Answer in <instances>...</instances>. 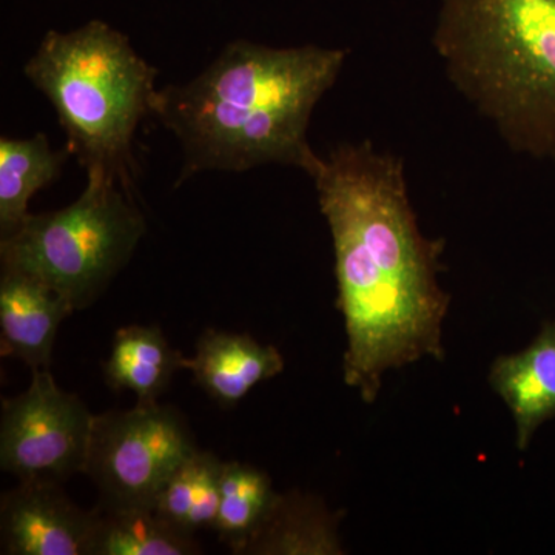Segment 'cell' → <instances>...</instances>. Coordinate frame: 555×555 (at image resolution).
Segmentation results:
<instances>
[{
  "mask_svg": "<svg viewBox=\"0 0 555 555\" xmlns=\"http://www.w3.org/2000/svg\"><path fill=\"white\" fill-rule=\"evenodd\" d=\"M310 178L334 243L343 377L374 403L387 372L444 358V241L420 230L403 160L367 139L332 149Z\"/></svg>",
  "mask_w": 555,
  "mask_h": 555,
  "instance_id": "cell-1",
  "label": "cell"
},
{
  "mask_svg": "<svg viewBox=\"0 0 555 555\" xmlns=\"http://www.w3.org/2000/svg\"><path fill=\"white\" fill-rule=\"evenodd\" d=\"M347 50L230 42L195 79L158 90L153 116L181 145L179 182L201 171L261 166L315 171L310 118L345 68Z\"/></svg>",
  "mask_w": 555,
  "mask_h": 555,
  "instance_id": "cell-2",
  "label": "cell"
},
{
  "mask_svg": "<svg viewBox=\"0 0 555 555\" xmlns=\"http://www.w3.org/2000/svg\"><path fill=\"white\" fill-rule=\"evenodd\" d=\"M433 43L507 147L555 158V0H438Z\"/></svg>",
  "mask_w": 555,
  "mask_h": 555,
  "instance_id": "cell-3",
  "label": "cell"
},
{
  "mask_svg": "<svg viewBox=\"0 0 555 555\" xmlns=\"http://www.w3.org/2000/svg\"><path fill=\"white\" fill-rule=\"evenodd\" d=\"M24 73L56 109L69 155L131 189L134 133L155 109L158 69L124 33L94 20L47 33Z\"/></svg>",
  "mask_w": 555,
  "mask_h": 555,
  "instance_id": "cell-4",
  "label": "cell"
},
{
  "mask_svg": "<svg viewBox=\"0 0 555 555\" xmlns=\"http://www.w3.org/2000/svg\"><path fill=\"white\" fill-rule=\"evenodd\" d=\"M145 229L130 188L104 171H87L75 203L30 214L0 238V262L2 270L42 281L76 312L94 305L129 264Z\"/></svg>",
  "mask_w": 555,
  "mask_h": 555,
  "instance_id": "cell-5",
  "label": "cell"
},
{
  "mask_svg": "<svg viewBox=\"0 0 555 555\" xmlns=\"http://www.w3.org/2000/svg\"><path fill=\"white\" fill-rule=\"evenodd\" d=\"M198 451L177 409L137 403L94 415L83 474L96 486L101 506H155L175 469Z\"/></svg>",
  "mask_w": 555,
  "mask_h": 555,
  "instance_id": "cell-6",
  "label": "cell"
},
{
  "mask_svg": "<svg viewBox=\"0 0 555 555\" xmlns=\"http://www.w3.org/2000/svg\"><path fill=\"white\" fill-rule=\"evenodd\" d=\"M94 414L54 382L50 369H35L21 396L3 400L0 467L20 481L64 483L86 470Z\"/></svg>",
  "mask_w": 555,
  "mask_h": 555,
  "instance_id": "cell-7",
  "label": "cell"
},
{
  "mask_svg": "<svg viewBox=\"0 0 555 555\" xmlns=\"http://www.w3.org/2000/svg\"><path fill=\"white\" fill-rule=\"evenodd\" d=\"M96 525V509H80L60 483L20 481L0 499V553L91 555Z\"/></svg>",
  "mask_w": 555,
  "mask_h": 555,
  "instance_id": "cell-8",
  "label": "cell"
},
{
  "mask_svg": "<svg viewBox=\"0 0 555 555\" xmlns=\"http://www.w3.org/2000/svg\"><path fill=\"white\" fill-rule=\"evenodd\" d=\"M75 309L42 281L2 270L0 278V350L27 366L50 369L62 321Z\"/></svg>",
  "mask_w": 555,
  "mask_h": 555,
  "instance_id": "cell-9",
  "label": "cell"
},
{
  "mask_svg": "<svg viewBox=\"0 0 555 555\" xmlns=\"http://www.w3.org/2000/svg\"><path fill=\"white\" fill-rule=\"evenodd\" d=\"M489 385L513 415L518 451H526L540 426L555 418V320L526 349L496 358Z\"/></svg>",
  "mask_w": 555,
  "mask_h": 555,
  "instance_id": "cell-10",
  "label": "cell"
},
{
  "mask_svg": "<svg viewBox=\"0 0 555 555\" xmlns=\"http://www.w3.org/2000/svg\"><path fill=\"white\" fill-rule=\"evenodd\" d=\"M196 385L224 409L240 404L259 383L284 371L276 347L244 334L208 328L196 343L195 357L185 360Z\"/></svg>",
  "mask_w": 555,
  "mask_h": 555,
  "instance_id": "cell-11",
  "label": "cell"
},
{
  "mask_svg": "<svg viewBox=\"0 0 555 555\" xmlns=\"http://www.w3.org/2000/svg\"><path fill=\"white\" fill-rule=\"evenodd\" d=\"M185 360L158 326H126L113 339L104 379L115 392L131 390L138 403H156Z\"/></svg>",
  "mask_w": 555,
  "mask_h": 555,
  "instance_id": "cell-12",
  "label": "cell"
},
{
  "mask_svg": "<svg viewBox=\"0 0 555 555\" xmlns=\"http://www.w3.org/2000/svg\"><path fill=\"white\" fill-rule=\"evenodd\" d=\"M68 149L54 150L46 133L0 138V238L11 235L30 215L39 190L61 177Z\"/></svg>",
  "mask_w": 555,
  "mask_h": 555,
  "instance_id": "cell-13",
  "label": "cell"
},
{
  "mask_svg": "<svg viewBox=\"0 0 555 555\" xmlns=\"http://www.w3.org/2000/svg\"><path fill=\"white\" fill-rule=\"evenodd\" d=\"M341 554L337 517L315 496L280 494L272 513L243 555Z\"/></svg>",
  "mask_w": 555,
  "mask_h": 555,
  "instance_id": "cell-14",
  "label": "cell"
},
{
  "mask_svg": "<svg viewBox=\"0 0 555 555\" xmlns=\"http://www.w3.org/2000/svg\"><path fill=\"white\" fill-rule=\"evenodd\" d=\"M91 555H195L201 546L156 513L155 507L98 506Z\"/></svg>",
  "mask_w": 555,
  "mask_h": 555,
  "instance_id": "cell-15",
  "label": "cell"
},
{
  "mask_svg": "<svg viewBox=\"0 0 555 555\" xmlns=\"http://www.w3.org/2000/svg\"><path fill=\"white\" fill-rule=\"evenodd\" d=\"M224 462L206 451H195L171 474L155 500V511L189 535L214 529L221 500Z\"/></svg>",
  "mask_w": 555,
  "mask_h": 555,
  "instance_id": "cell-16",
  "label": "cell"
},
{
  "mask_svg": "<svg viewBox=\"0 0 555 555\" xmlns=\"http://www.w3.org/2000/svg\"><path fill=\"white\" fill-rule=\"evenodd\" d=\"M278 492L264 470L241 462H224L221 500L214 531L232 554L243 555L278 502Z\"/></svg>",
  "mask_w": 555,
  "mask_h": 555,
  "instance_id": "cell-17",
  "label": "cell"
}]
</instances>
